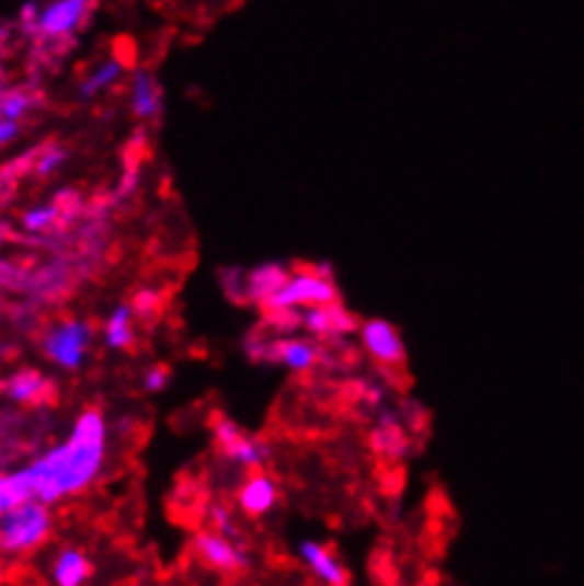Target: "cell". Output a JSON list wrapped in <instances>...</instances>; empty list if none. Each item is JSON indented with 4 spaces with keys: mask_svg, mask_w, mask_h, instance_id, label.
<instances>
[{
    "mask_svg": "<svg viewBox=\"0 0 584 586\" xmlns=\"http://www.w3.org/2000/svg\"><path fill=\"white\" fill-rule=\"evenodd\" d=\"M18 137H21V123L0 119V148H9L12 142H18Z\"/></svg>",
    "mask_w": 584,
    "mask_h": 586,
    "instance_id": "d4e9b609",
    "label": "cell"
},
{
    "mask_svg": "<svg viewBox=\"0 0 584 586\" xmlns=\"http://www.w3.org/2000/svg\"><path fill=\"white\" fill-rule=\"evenodd\" d=\"M210 437H214V448L219 450V457L241 471H264V464L270 462L267 443L253 437L230 416L219 414L210 420Z\"/></svg>",
    "mask_w": 584,
    "mask_h": 586,
    "instance_id": "8992f818",
    "label": "cell"
},
{
    "mask_svg": "<svg viewBox=\"0 0 584 586\" xmlns=\"http://www.w3.org/2000/svg\"><path fill=\"white\" fill-rule=\"evenodd\" d=\"M207 527H210L214 532L227 536V539L241 541V527H239V518H236V510L233 507L221 505V502L207 507Z\"/></svg>",
    "mask_w": 584,
    "mask_h": 586,
    "instance_id": "603a6c76",
    "label": "cell"
},
{
    "mask_svg": "<svg viewBox=\"0 0 584 586\" xmlns=\"http://www.w3.org/2000/svg\"><path fill=\"white\" fill-rule=\"evenodd\" d=\"M128 114L139 125H159L165 116V89L151 69H131L128 74V91H125Z\"/></svg>",
    "mask_w": 584,
    "mask_h": 586,
    "instance_id": "9c48e42d",
    "label": "cell"
},
{
    "mask_svg": "<svg viewBox=\"0 0 584 586\" xmlns=\"http://www.w3.org/2000/svg\"><path fill=\"white\" fill-rule=\"evenodd\" d=\"M37 108V96L26 89H3L0 91V119L23 123Z\"/></svg>",
    "mask_w": 584,
    "mask_h": 586,
    "instance_id": "44dd1931",
    "label": "cell"
},
{
    "mask_svg": "<svg viewBox=\"0 0 584 586\" xmlns=\"http://www.w3.org/2000/svg\"><path fill=\"white\" fill-rule=\"evenodd\" d=\"M358 337H360V346H364L366 357L378 363V366H386V368L405 366V341L394 323L383 321V318H369V321H360Z\"/></svg>",
    "mask_w": 584,
    "mask_h": 586,
    "instance_id": "30bf717a",
    "label": "cell"
},
{
    "mask_svg": "<svg viewBox=\"0 0 584 586\" xmlns=\"http://www.w3.org/2000/svg\"><path fill=\"white\" fill-rule=\"evenodd\" d=\"M298 559L323 586H350V570H346L344 561L337 559V552L330 544L316 539L301 541L298 544Z\"/></svg>",
    "mask_w": 584,
    "mask_h": 586,
    "instance_id": "5bb4252c",
    "label": "cell"
},
{
    "mask_svg": "<svg viewBox=\"0 0 584 586\" xmlns=\"http://www.w3.org/2000/svg\"><path fill=\"white\" fill-rule=\"evenodd\" d=\"M128 62L119 55H108L103 60H96L89 71L83 74V80L77 82V100L83 103H94L103 94L114 91L119 82L128 80Z\"/></svg>",
    "mask_w": 584,
    "mask_h": 586,
    "instance_id": "9a60e30c",
    "label": "cell"
},
{
    "mask_svg": "<svg viewBox=\"0 0 584 586\" xmlns=\"http://www.w3.org/2000/svg\"><path fill=\"white\" fill-rule=\"evenodd\" d=\"M62 216H66L62 198H55V202H43V205L23 210L21 227L28 235H46V232H55L62 225Z\"/></svg>",
    "mask_w": 584,
    "mask_h": 586,
    "instance_id": "ffe728a7",
    "label": "cell"
},
{
    "mask_svg": "<svg viewBox=\"0 0 584 586\" xmlns=\"http://www.w3.org/2000/svg\"><path fill=\"white\" fill-rule=\"evenodd\" d=\"M250 348H253V357H259V360L284 366L287 371H296V375L312 371L323 357L321 343L312 341V337H296V334H273V337H264V341H259V346Z\"/></svg>",
    "mask_w": 584,
    "mask_h": 586,
    "instance_id": "52a82bcc",
    "label": "cell"
},
{
    "mask_svg": "<svg viewBox=\"0 0 584 586\" xmlns=\"http://www.w3.org/2000/svg\"><path fill=\"white\" fill-rule=\"evenodd\" d=\"M35 498L32 482L26 476V468L18 471H0V516H7L14 507L26 505Z\"/></svg>",
    "mask_w": 584,
    "mask_h": 586,
    "instance_id": "d6986e66",
    "label": "cell"
},
{
    "mask_svg": "<svg viewBox=\"0 0 584 586\" xmlns=\"http://www.w3.org/2000/svg\"><path fill=\"white\" fill-rule=\"evenodd\" d=\"M287 275L289 269L284 264L253 266V269L239 275V298L244 300V303H255V307L264 309V303L284 287Z\"/></svg>",
    "mask_w": 584,
    "mask_h": 586,
    "instance_id": "2e32d148",
    "label": "cell"
},
{
    "mask_svg": "<svg viewBox=\"0 0 584 586\" xmlns=\"http://www.w3.org/2000/svg\"><path fill=\"white\" fill-rule=\"evenodd\" d=\"M301 329L307 332V337H312L318 343H337L358 332L360 321L337 300V303H330V307L304 309Z\"/></svg>",
    "mask_w": 584,
    "mask_h": 586,
    "instance_id": "8fae6325",
    "label": "cell"
},
{
    "mask_svg": "<svg viewBox=\"0 0 584 586\" xmlns=\"http://www.w3.org/2000/svg\"><path fill=\"white\" fill-rule=\"evenodd\" d=\"M96 0H46L37 3L35 21L26 28V35L43 43H69L89 23Z\"/></svg>",
    "mask_w": 584,
    "mask_h": 586,
    "instance_id": "5b68a950",
    "label": "cell"
},
{
    "mask_svg": "<svg viewBox=\"0 0 584 586\" xmlns=\"http://www.w3.org/2000/svg\"><path fill=\"white\" fill-rule=\"evenodd\" d=\"M0 394L7 397L9 403L23 405V409H41V405H48L55 400L57 389L41 368H18L0 382Z\"/></svg>",
    "mask_w": 584,
    "mask_h": 586,
    "instance_id": "4fadbf2b",
    "label": "cell"
},
{
    "mask_svg": "<svg viewBox=\"0 0 584 586\" xmlns=\"http://www.w3.org/2000/svg\"><path fill=\"white\" fill-rule=\"evenodd\" d=\"M193 555L202 561L205 566L216 570V573H244L250 570V550L244 547V541L227 539L221 532H214L210 527L199 530L191 541Z\"/></svg>",
    "mask_w": 584,
    "mask_h": 586,
    "instance_id": "ba28073f",
    "label": "cell"
},
{
    "mask_svg": "<svg viewBox=\"0 0 584 586\" xmlns=\"http://www.w3.org/2000/svg\"><path fill=\"white\" fill-rule=\"evenodd\" d=\"M103 343L108 352H128L137 343V314H134L131 303H117L111 307L103 321Z\"/></svg>",
    "mask_w": 584,
    "mask_h": 586,
    "instance_id": "ac0fdd59",
    "label": "cell"
},
{
    "mask_svg": "<svg viewBox=\"0 0 584 586\" xmlns=\"http://www.w3.org/2000/svg\"><path fill=\"white\" fill-rule=\"evenodd\" d=\"M233 502L241 516L264 518L282 502V487H278V482L267 471H250L248 476L241 479L239 487H236Z\"/></svg>",
    "mask_w": 584,
    "mask_h": 586,
    "instance_id": "7c38bea8",
    "label": "cell"
},
{
    "mask_svg": "<svg viewBox=\"0 0 584 586\" xmlns=\"http://www.w3.org/2000/svg\"><path fill=\"white\" fill-rule=\"evenodd\" d=\"M51 532H55L51 507L37 498L14 507L7 516H0V559H26L51 539Z\"/></svg>",
    "mask_w": 584,
    "mask_h": 586,
    "instance_id": "3957f363",
    "label": "cell"
},
{
    "mask_svg": "<svg viewBox=\"0 0 584 586\" xmlns=\"http://www.w3.org/2000/svg\"><path fill=\"white\" fill-rule=\"evenodd\" d=\"M337 300H341V289L335 284L332 266H298V269H289L284 287L264 303V312H304V309L330 307Z\"/></svg>",
    "mask_w": 584,
    "mask_h": 586,
    "instance_id": "7a4b0ae2",
    "label": "cell"
},
{
    "mask_svg": "<svg viewBox=\"0 0 584 586\" xmlns=\"http://www.w3.org/2000/svg\"><path fill=\"white\" fill-rule=\"evenodd\" d=\"M108 443L111 428L105 411L94 405L80 411L60 443L23 464L37 502L55 507L89 491L91 484L103 476Z\"/></svg>",
    "mask_w": 584,
    "mask_h": 586,
    "instance_id": "6da1fadb",
    "label": "cell"
},
{
    "mask_svg": "<svg viewBox=\"0 0 584 586\" xmlns=\"http://www.w3.org/2000/svg\"><path fill=\"white\" fill-rule=\"evenodd\" d=\"M66 162H69V150L62 148V145L51 142V145L37 148L35 153L28 157V171L35 173L37 179H48V176H55V173L60 171Z\"/></svg>",
    "mask_w": 584,
    "mask_h": 586,
    "instance_id": "7402d4cb",
    "label": "cell"
},
{
    "mask_svg": "<svg viewBox=\"0 0 584 586\" xmlns=\"http://www.w3.org/2000/svg\"><path fill=\"white\" fill-rule=\"evenodd\" d=\"M91 575H94V561L89 559V552L83 547H60L48 564V578L55 586H85Z\"/></svg>",
    "mask_w": 584,
    "mask_h": 586,
    "instance_id": "e0dca14e",
    "label": "cell"
},
{
    "mask_svg": "<svg viewBox=\"0 0 584 586\" xmlns=\"http://www.w3.org/2000/svg\"><path fill=\"white\" fill-rule=\"evenodd\" d=\"M94 348V326L83 318H62L51 323L41 337V352L60 371H80Z\"/></svg>",
    "mask_w": 584,
    "mask_h": 586,
    "instance_id": "277c9868",
    "label": "cell"
},
{
    "mask_svg": "<svg viewBox=\"0 0 584 586\" xmlns=\"http://www.w3.org/2000/svg\"><path fill=\"white\" fill-rule=\"evenodd\" d=\"M171 380H173L171 366H165V363H153V366L145 368L142 389L148 391V394H162V391L171 386Z\"/></svg>",
    "mask_w": 584,
    "mask_h": 586,
    "instance_id": "cb8c5ba5",
    "label": "cell"
}]
</instances>
